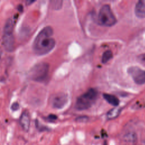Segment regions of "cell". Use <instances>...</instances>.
Segmentation results:
<instances>
[{
  "mask_svg": "<svg viewBox=\"0 0 145 145\" xmlns=\"http://www.w3.org/2000/svg\"><path fill=\"white\" fill-rule=\"evenodd\" d=\"M98 22L100 24L107 27H110L116 24V18L109 5H105L101 7L98 15Z\"/></svg>",
  "mask_w": 145,
  "mask_h": 145,
  "instance_id": "4",
  "label": "cell"
},
{
  "mask_svg": "<svg viewBox=\"0 0 145 145\" xmlns=\"http://www.w3.org/2000/svg\"><path fill=\"white\" fill-rule=\"evenodd\" d=\"M113 57V53L112 52V51L108 50L105 51L102 56V58H101V62L103 63H105L106 62H108Z\"/></svg>",
  "mask_w": 145,
  "mask_h": 145,
  "instance_id": "13",
  "label": "cell"
},
{
  "mask_svg": "<svg viewBox=\"0 0 145 145\" xmlns=\"http://www.w3.org/2000/svg\"><path fill=\"white\" fill-rule=\"evenodd\" d=\"M127 72L134 82L138 84L145 83V70L137 66H131L128 68Z\"/></svg>",
  "mask_w": 145,
  "mask_h": 145,
  "instance_id": "5",
  "label": "cell"
},
{
  "mask_svg": "<svg viewBox=\"0 0 145 145\" xmlns=\"http://www.w3.org/2000/svg\"><path fill=\"white\" fill-rule=\"evenodd\" d=\"M1 54H2V53H1V51L0 50V59L1 58Z\"/></svg>",
  "mask_w": 145,
  "mask_h": 145,
  "instance_id": "18",
  "label": "cell"
},
{
  "mask_svg": "<svg viewBox=\"0 0 145 145\" xmlns=\"http://www.w3.org/2000/svg\"><path fill=\"white\" fill-rule=\"evenodd\" d=\"M121 112V108L116 107L110 110L106 114V117L108 120H112L116 118L118 116Z\"/></svg>",
  "mask_w": 145,
  "mask_h": 145,
  "instance_id": "12",
  "label": "cell"
},
{
  "mask_svg": "<svg viewBox=\"0 0 145 145\" xmlns=\"http://www.w3.org/2000/svg\"><path fill=\"white\" fill-rule=\"evenodd\" d=\"M123 142L129 145H133L137 140V135L134 132L126 133L123 138Z\"/></svg>",
  "mask_w": 145,
  "mask_h": 145,
  "instance_id": "10",
  "label": "cell"
},
{
  "mask_svg": "<svg viewBox=\"0 0 145 145\" xmlns=\"http://www.w3.org/2000/svg\"><path fill=\"white\" fill-rule=\"evenodd\" d=\"M53 34V30L50 26L45 27L40 31L33 43V49L36 54H46L54 48L56 41L52 37Z\"/></svg>",
  "mask_w": 145,
  "mask_h": 145,
  "instance_id": "1",
  "label": "cell"
},
{
  "mask_svg": "<svg viewBox=\"0 0 145 145\" xmlns=\"http://www.w3.org/2000/svg\"><path fill=\"white\" fill-rule=\"evenodd\" d=\"M103 145H106V142H104V144H103Z\"/></svg>",
  "mask_w": 145,
  "mask_h": 145,
  "instance_id": "19",
  "label": "cell"
},
{
  "mask_svg": "<svg viewBox=\"0 0 145 145\" xmlns=\"http://www.w3.org/2000/svg\"><path fill=\"white\" fill-rule=\"evenodd\" d=\"M47 118L49 121H53L57 118V117L54 114H50L48 116Z\"/></svg>",
  "mask_w": 145,
  "mask_h": 145,
  "instance_id": "16",
  "label": "cell"
},
{
  "mask_svg": "<svg viewBox=\"0 0 145 145\" xmlns=\"http://www.w3.org/2000/svg\"><path fill=\"white\" fill-rule=\"evenodd\" d=\"M14 43L13 31H3V44L5 49L8 52H12L14 49Z\"/></svg>",
  "mask_w": 145,
  "mask_h": 145,
  "instance_id": "7",
  "label": "cell"
},
{
  "mask_svg": "<svg viewBox=\"0 0 145 145\" xmlns=\"http://www.w3.org/2000/svg\"><path fill=\"white\" fill-rule=\"evenodd\" d=\"M49 70V66L47 63H39L31 69L29 71V76L34 81L42 82L47 78Z\"/></svg>",
  "mask_w": 145,
  "mask_h": 145,
  "instance_id": "3",
  "label": "cell"
},
{
  "mask_svg": "<svg viewBox=\"0 0 145 145\" xmlns=\"http://www.w3.org/2000/svg\"><path fill=\"white\" fill-rule=\"evenodd\" d=\"M97 96L98 92L97 90L94 88L88 89L78 98L75 104V108L79 110L88 109L95 103Z\"/></svg>",
  "mask_w": 145,
  "mask_h": 145,
  "instance_id": "2",
  "label": "cell"
},
{
  "mask_svg": "<svg viewBox=\"0 0 145 145\" xmlns=\"http://www.w3.org/2000/svg\"><path fill=\"white\" fill-rule=\"evenodd\" d=\"M88 117L85 116H79L76 118V121L79 122H86L88 121Z\"/></svg>",
  "mask_w": 145,
  "mask_h": 145,
  "instance_id": "14",
  "label": "cell"
},
{
  "mask_svg": "<svg viewBox=\"0 0 145 145\" xmlns=\"http://www.w3.org/2000/svg\"><path fill=\"white\" fill-rule=\"evenodd\" d=\"M135 14L138 18H145V0H140L137 3L135 7Z\"/></svg>",
  "mask_w": 145,
  "mask_h": 145,
  "instance_id": "9",
  "label": "cell"
},
{
  "mask_svg": "<svg viewBox=\"0 0 145 145\" xmlns=\"http://www.w3.org/2000/svg\"><path fill=\"white\" fill-rule=\"evenodd\" d=\"M138 60L141 64L145 66V53L139 56L138 57Z\"/></svg>",
  "mask_w": 145,
  "mask_h": 145,
  "instance_id": "15",
  "label": "cell"
},
{
  "mask_svg": "<svg viewBox=\"0 0 145 145\" xmlns=\"http://www.w3.org/2000/svg\"><path fill=\"white\" fill-rule=\"evenodd\" d=\"M103 96L105 100L110 104L116 106L119 104V100L116 96L108 93H104Z\"/></svg>",
  "mask_w": 145,
  "mask_h": 145,
  "instance_id": "11",
  "label": "cell"
},
{
  "mask_svg": "<svg viewBox=\"0 0 145 145\" xmlns=\"http://www.w3.org/2000/svg\"><path fill=\"white\" fill-rule=\"evenodd\" d=\"M11 109H12V110H14V111L18 110V108H19V104H18V103H13L12 105V106H11Z\"/></svg>",
  "mask_w": 145,
  "mask_h": 145,
  "instance_id": "17",
  "label": "cell"
},
{
  "mask_svg": "<svg viewBox=\"0 0 145 145\" xmlns=\"http://www.w3.org/2000/svg\"><path fill=\"white\" fill-rule=\"evenodd\" d=\"M68 101L67 95L63 92H59L52 96L50 103L52 106L57 109H61L65 106Z\"/></svg>",
  "mask_w": 145,
  "mask_h": 145,
  "instance_id": "6",
  "label": "cell"
},
{
  "mask_svg": "<svg viewBox=\"0 0 145 145\" xmlns=\"http://www.w3.org/2000/svg\"><path fill=\"white\" fill-rule=\"evenodd\" d=\"M30 122L31 120L29 113L26 110L23 112L19 118V123L23 130L25 131H28L29 130Z\"/></svg>",
  "mask_w": 145,
  "mask_h": 145,
  "instance_id": "8",
  "label": "cell"
}]
</instances>
